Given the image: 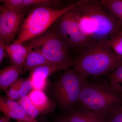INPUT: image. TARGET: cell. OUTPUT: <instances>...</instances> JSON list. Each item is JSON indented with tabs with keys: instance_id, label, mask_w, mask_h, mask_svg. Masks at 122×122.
<instances>
[{
	"instance_id": "3957f363",
	"label": "cell",
	"mask_w": 122,
	"mask_h": 122,
	"mask_svg": "<svg viewBox=\"0 0 122 122\" xmlns=\"http://www.w3.org/2000/svg\"><path fill=\"white\" fill-rule=\"evenodd\" d=\"M122 103V96L109 84L93 83L86 81L81 91L78 103L106 120L112 111Z\"/></svg>"
},
{
	"instance_id": "5b68a950",
	"label": "cell",
	"mask_w": 122,
	"mask_h": 122,
	"mask_svg": "<svg viewBox=\"0 0 122 122\" xmlns=\"http://www.w3.org/2000/svg\"><path fill=\"white\" fill-rule=\"evenodd\" d=\"M28 42V46L39 51L51 63H64L73 60L70 55V46L51 26L42 34Z\"/></svg>"
},
{
	"instance_id": "7a4b0ae2",
	"label": "cell",
	"mask_w": 122,
	"mask_h": 122,
	"mask_svg": "<svg viewBox=\"0 0 122 122\" xmlns=\"http://www.w3.org/2000/svg\"><path fill=\"white\" fill-rule=\"evenodd\" d=\"M75 8L81 29L92 41L108 39L122 31V26L107 11L102 1L81 0L76 3Z\"/></svg>"
},
{
	"instance_id": "5bb4252c",
	"label": "cell",
	"mask_w": 122,
	"mask_h": 122,
	"mask_svg": "<svg viewBox=\"0 0 122 122\" xmlns=\"http://www.w3.org/2000/svg\"><path fill=\"white\" fill-rule=\"evenodd\" d=\"M73 64L74 60L64 63H48L33 70L30 76L47 79L48 77L57 71H66L69 69Z\"/></svg>"
},
{
	"instance_id": "30bf717a",
	"label": "cell",
	"mask_w": 122,
	"mask_h": 122,
	"mask_svg": "<svg viewBox=\"0 0 122 122\" xmlns=\"http://www.w3.org/2000/svg\"><path fill=\"white\" fill-rule=\"evenodd\" d=\"M0 2L7 8L24 10L37 6H44L60 9L61 0H0Z\"/></svg>"
},
{
	"instance_id": "7402d4cb",
	"label": "cell",
	"mask_w": 122,
	"mask_h": 122,
	"mask_svg": "<svg viewBox=\"0 0 122 122\" xmlns=\"http://www.w3.org/2000/svg\"><path fill=\"white\" fill-rule=\"evenodd\" d=\"M29 78L32 82L33 89L43 91L46 88L47 85V78L31 76Z\"/></svg>"
},
{
	"instance_id": "6da1fadb",
	"label": "cell",
	"mask_w": 122,
	"mask_h": 122,
	"mask_svg": "<svg viewBox=\"0 0 122 122\" xmlns=\"http://www.w3.org/2000/svg\"><path fill=\"white\" fill-rule=\"evenodd\" d=\"M122 65V57L115 54L107 39L93 41L79 51L73 69L85 80L90 76L110 74Z\"/></svg>"
},
{
	"instance_id": "ffe728a7",
	"label": "cell",
	"mask_w": 122,
	"mask_h": 122,
	"mask_svg": "<svg viewBox=\"0 0 122 122\" xmlns=\"http://www.w3.org/2000/svg\"><path fill=\"white\" fill-rule=\"evenodd\" d=\"M18 103L21 105L27 114L32 118L36 119L41 114L30 102L28 95L19 99Z\"/></svg>"
},
{
	"instance_id": "277c9868",
	"label": "cell",
	"mask_w": 122,
	"mask_h": 122,
	"mask_svg": "<svg viewBox=\"0 0 122 122\" xmlns=\"http://www.w3.org/2000/svg\"><path fill=\"white\" fill-rule=\"evenodd\" d=\"M76 5V3L60 9L44 6L33 7L24 20L17 38L13 43L23 44L42 34L60 16Z\"/></svg>"
},
{
	"instance_id": "4fadbf2b",
	"label": "cell",
	"mask_w": 122,
	"mask_h": 122,
	"mask_svg": "<svg viewBox=\"0 0 122 122\" xmlns=\"http://www.w3.org/2000/svg\"><path fill=\"white\" fill-rule=\"evenodd\" d=\"M10 86L6 92V95L7 98L13 100L26 96L32 88L30 78L18 79Z\"/></svg>"
},
{
	"instance_id": "52a82bcc",
	"label": "cell",
	"mask_w": 122,
	"mask_h": 122,
	"mask_svg": "<svg viewBox=\"0 0 122 122\" xmlns=\"http://www.w3.org/2000/svg\"><path fill=\"white\" fill-rule=\"evenodd\" d=\"M72 69L62 74L55 83L53 94L58 105L64 111L71 110L77 103L86 81Z\"/></svg>"
},
{
	"instance_id": "cb8c5ba5",
	"label": "cell",
	"mask_w": 122,
	"mask_h": 122,
	"mask_svg": "<svg viewBox=\"0 0 122 122\" xmlns=\"http://www.w3.org/2000/svg\"><path fill=\"white\" fill-rule=\"evenodd\" d=\"M116 93L122 96V80L113 88Z\"/></svg>"
},
{
	"instance_id": "d4e9b609",
	"label": "cell",
	"mask_w": 122,
	"mask_h": 122,
	"mask_svg": "<svg viewBox=\"0 0 122 122\" xmlns=\"http://www.w3.org/2000/svg\"><path fill=\"white\" fill-rule=\"evenodd\" d=\"M10 118L9 117H7L6 116L1 117L0 119V122H10Z\"/></svg>"
},
{
	"instance_id": "e0dca14e",
	"label": "cell",
	"mask_w": 122,
	"mask_h": 122,
	"mask_svg": "<svg viewBox=\"0 0 122 122\" xmlns=\"http://www.w3.org/2000/svg\"><path fill=\"white\" fill-rule=\"evenodd\" d=\"M27 95L32 104L40 113L48 108L49 100L43 91L33 89Z\"/></svg>"
},
{
	"instance_id": "9a60e30c",
	"label": "cell",
	"mask_w": 122,
	"mask_h": 122,
	"mask_svg": "<svg viewBox=\"0 0 122 122\" xmlns=\"http://www.w3.org/2000/svg\"><path fill=\"white\" fill-rule=\"evenodd\" d=\"M24 67L12 65L6 67L0 72V87L5 92L9 86L17 80L22 73Z\"/></svg>"
},
{
	"instance_id": "7c38bea8",
	"label": "cell",
	"mask_w": 122,
	"mask_h": 122,
	"mask_svg": "<svg viewBox=\"0 0 122 122\" xmlns=\"http://www.w3.org/2000/svg\"><path fill=\"white\" fill-rule=\"evenodd\" d=\"M3 45L13 64L18 66L24 67L28 53V46L23 44L15 43H13L10 45Z\"/></svg>"
},
{
	"instance_id": "8fae6325",
	"label": "cell",
	"mask_w": 122,
	"mask_h": 122,
	"mask_svg": "<svg viewBox=\"0 0 122 122\" xmlns=\"http://www.w3.org/2000/svg\"><path fill=\"white\" fill-rule=\"evenodd\" d=\"M61 120L66 122H106V120L81 106Z\"/></svg>"
},
{
	"instance_id": "484cf974",
	"label": "cell",
	"mask_w": 122,
	"mask_h": 122,
	"mask_svg": "<svg viewBox=\"0 0 122 122\" xmlns=\"http://www.w3.org/2000/svg\"><path fill=\"white\" fill-rule=\"evenodd\" d=\"M118 21L119 22V24L121 25V26H122V16L120 18V19L118 20Z\"/></svg>"
},
{
	"instance_id": "603a6c76",
	"label": "cell",
	"mask_w": 122,
	"mask_h": 122,
	"mask_svg": "<svg viewBox=\"0 0 122 122\" xmlns=\"http://www.w3.org/2000/svg\"><path fill=\"white\" fill-rule=\"evenodd\" d=\"M6 53L7 52L3 44L0 42V63H1L4 57L6 55Z\"/></svg>"
},
{
	"instance_id": "d6986e66",
	"label": "cell",
	"mask_w": 122,
	"mask_h": 122,
	"mask_svg": "<svg viewBox=\"0 0 122 122\" xmlns=\"http://www.w3.org/2000/svg\"><path fill=\"white\" fill-rule=\"evenodd\" d=\"M107 41L114 53L122 57V31L112 35Z\"/></svg>"
},
{
	"instance_id": "83f0119b",
	"label": "cell",
	"mask_w": 122,
	"mask_h": 122,
	"mask_svg": "<svg viewBox=\"0 0 122 122\" xmlns=\"http://www.w3.org/2000/svg\"></svg>"
},
{
	"instance_id": "4316f807",
	"label": "cell",
	"mask_w": 122,
	"mask_h": 122,
	"mask_svg": "<svg viewBox=\"0 0 122 122\" xmlns=\"http://www.w3.org/2000/svg\"><path fill=\"white\" fill-rule=\"evenodd\" d=\"M61 122H64V121H62V120H61Z\"/></svg>"
},
{
	"instance_id": "2e32d148",
	"label": "cell",
	"mask_w": 122,
	"mask_h": 122,
	"mask_svg": "<svg viewBox=\"0 0 122 122\" xmlns=\"http://www.w3.org/2000/svg\"><path fill=\"white\" fill-rule=\"evenodd\" d=\"M22 73L35 69L38 67L51 63L38 51L32 49L29 46Z\"/></svg>"
},
{
	"instance_id": "ba28073f",
	"label": "cell",
	"mask_w": 122,
	"mask_h": 122,
	"mask_svg": "<svg viewBox=\"0 0 122 122\" xmlns=\"http://www.w3.org/2000/svg\"><path fill=\"white\" fill-rule=\"evenodd\" d=\"M29 9H13L0 5V42L10 45L19 34Z\"/></svg>"
},
{
	"instance_id": "44dd1931",
	"label": "cell",
	"mask_w": 122,
	"mask_h": 122,
	"mask_svg": "<svg viewBox=\"0 0 122 122\" xmlns=\"http://www.w3.org/2000/svg\"><path fill=\"white\" fill-rule=\"evenodd\" d=\"M106 122H122V103L112 111L107 118Z\"/></svg>"
},
{
	"instance_id": "ac0fdd59",
	"label": "cell",
	"mask_w": 122,
	"mask_h": 122,
	"mask_svg": "<svg viewBox=\"0 0 122 122\" xmlns=\"http://www.w3.org/2000/svg\"><path fill=\"white\" fill-rule=\"evenodd\" d=\"M102 3L108 13L118 20L122 16V0H103Z\"/></svg>"
},
{
	"instance_id": "9c48e42d",
	"label": "cell",
	"mask_w": 122,
	"mask_h": 122,
	"mask_svg": "<svg viewBox=\"0 0 122 122\" xmlns=\"http://www.w3.org/2000/svg\"><path fill=\"white\" fill-rule=\"evenodd\" d=\"M0 110L5 115L18 120L19 122H35L36 119L29 116L22 107L13 100L0 97Z\"/></svg>"
},
{
	"instance_id": "8992f818",
	"label": "cell",
	"mask_w": 122,
	"mask_h": 122,
	"mask_svg": "<svg viewBox=\"0 0 122 122\" xmlns=\"http://www.w3.org/2000/svg\"><path fill=\"white\" fill-rule=\"evenodd\" d=\"M75 7L60 16L51 27L66 42L71 49L80 51L93 41L81 29Z\"/></svg>"
}]
</instances>
